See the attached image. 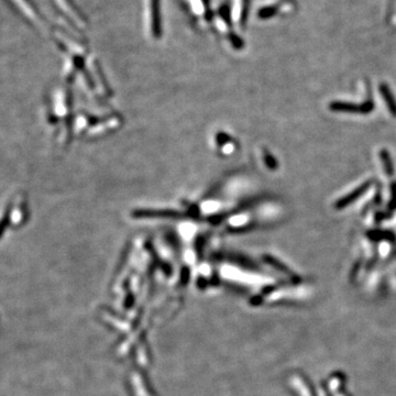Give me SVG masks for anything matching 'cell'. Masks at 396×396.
<instances>
[{
	"label": "cell",
	"instance_id": "2",
	"mask_svg": "<svg viewBox=\"0 0 396 396\" xmlns=\"http://www.w3.org/2000/svg\"><path fill=\"white\" fill-rule=\"evenodd\" d=\"M250 0H233L232 17L241 26L245 25L248 16V6Z\"/></svg>",
	"mask_w": 396,
	"mask_h": 396
},
{
	"label": "cell",
	"instance_id": "1",
	"mask_svg": "<svg viewBox=\"0 0 396 396\" xmlns=\"http://www.w3.org/2000/svg\"><path fill=\"white\" fill-rule=\"evenodd\" d=\"M161 2L160 0H149V19L150 29L154 38L161 35Z\"/></svg>",
	"mask_w": 396,
	"mask_h": 396
},
{
	"label": "cell",
	"instance_id": "4",
	"mask_svg": "<svg viewBox=\"0 0 396 396\" xmlns=\"http://www.w3.org/2000/svg\"><path fill=\"white\" fill-rule=\"evenodd\" d=\"M382 93H383V96L387 102V106L390 107L391 113L394 114V116H396V104H395L392 94L390 93V91H388L387 87H382Z\"/></svg>",
	"mask_w": 396,
	"mask_h": 396
},
{
	"label": "cell",
	"instance_id": "3",
	"mask_svg": "<svg viewBox=\"0 0 396 396\" xmlns=\"http://www.w3.org/2000/svg\"><path fill=\"white\" fill-rule=\"evenodd\" d=\"M190 10L198 19L210 20V10L208 7V0H189Z\"/></svg>",
	"mask_w": 396,
	"mask_h": 396
}]
</instances>
